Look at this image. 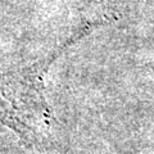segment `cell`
<instances>
[{
  "mask_svg": "<svg viewBox=\"0 0 154 154\" xmlns=\"http://www.w3.org/2000/svg\"><path fill=\"white\" fill-rule=\"evenodd\" d=\"M63 48L0 75V122L28 146H44L50 136L53 114L45 96V76Z\"/></svg>",
  "mask_w": 154,
  "mask_h": 154,
  "instance_id": "obj_1",
  "label": "cell"
}]
</instances>
